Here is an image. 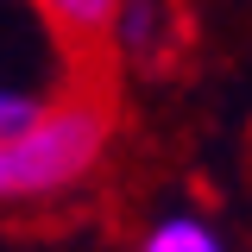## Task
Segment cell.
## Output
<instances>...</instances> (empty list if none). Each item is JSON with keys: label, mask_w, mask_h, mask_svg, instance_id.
Listing matches in <instances>:
<instances>
[{"label": "cell", "mask_w": 252, "mask_h": 252, "mask_svg": "<svg viewBox=\"0 0 252 252\" xmlns=\"http://www.w3.org/2000/svg\"><path fill=\"white\" fill-rule=\"evenodd\" d=\"M107 132H114L107 94L63 82L26 132L0 139V202H44V195L76 189L101 164Z\"/></svg>", "instance_id": "obj_1"}, {"label": "cell", "mask_w": 252, "mask_h": 252, "mask_svg": "<svg viewBox=\"0 0 252 252\" xmlns=\"http://www.w3.org/2000/svg\"><path fill=\"white\" fill-rule=\"evenodd\" d=\"M139 252H227V246L215 240L208 220H195V215H164L152 233H145V246H139Z\"/></svg>", "instance_id": "obj_2"}]
</instances>
